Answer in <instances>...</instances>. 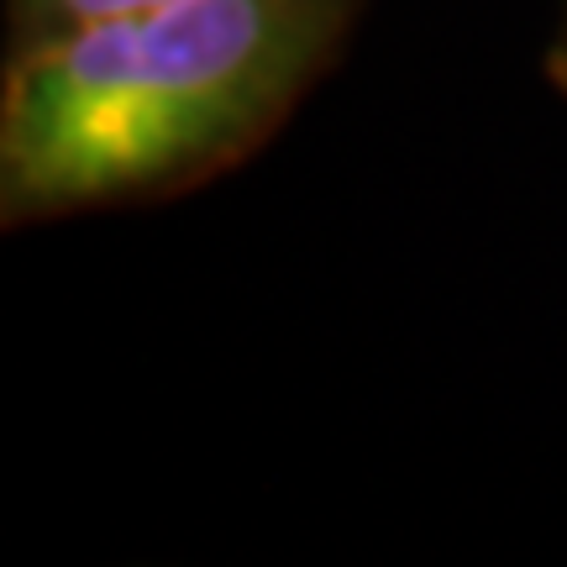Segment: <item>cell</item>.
I'll return each mask as SVG.
<instances>
[{"label": "cell", "instance_id": "2", "mask_svg": "<svg viewBox=\"0 0 567 567\" xmlns=\"http://www.w3.org/2000/svg\"><path fill=\"white\" fill-rule=\"evenodd\" d=\"M137 6H158V0H6V32H11V48H21V42L59 38L84 21L122 17Z\"/></svg>", "mask_w": 567, "mask_h": 567}, {"label": "cell", "instance_id": "3", "mask_svg": "<svg viewBox=\"0 0 567 567\" xmlns=\"http://www.w3.org/2000/svg\"><path fill=\"white\" fill-rule=\"evenodd\" d=\"M547 80L567 95V21H563V32H557V42H551V53H547Z\"/></svg>", "mask_w": 567, "mask_h": 567}, {"label": "cell", "instance_id": "1", "mask_svg": "<svg viewBox=\"0 0 567 567\" xmlns=\"http://www.w3.org/2000/svg\"><path fill=\"white\" fill-rule=\"evenodd\" d=\"M368 0H158L21 42L0 74V226L174 200L284 132Z\"/></svg>", "mask_w": 567, "mask_h": 567}]
</instances>
